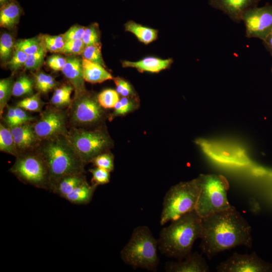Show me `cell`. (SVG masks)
Wrapping results in <instances>:
<instances>
[{"mask_svg":"<svg viewBox=\"0 0 272 272\" xmlns=\"http://www.w3.org/2000/svg\"><path fill=\"white\" fill-rule=\"evenodd\" d=\"M15 108L17 125L28 123L34 119V117L28 114L22 108L16 106Z\"/></svg>","mask_w":272,"mask_h":272,"instance_id":"ee69618b","label":"cell"},{"mask_svg":"<svg viewBox=\"0 0 272 272\" xmlns=\"http://www.w3.org/2000/svg\"><path fill=\"white\" fill-rule=\"evenodd\" d=\"M10 171L25 184L50 191V181L47 166L37 152L19 155Z\"/></svg>","mask_w":272,"mask_h":272,"instance_id":"ba28073f","label":"cell"},{"mask_svg":"<svg viewBox=\"0 0 272 272\" xmlns=\"http://www.w3.org/2000/svg\"><path fill=\"white\" fill-rule=\"evenodd\" d=\"M45 50V48L41 45L36 52L28 55L24 64L25 69L36 70L38 69L43 62Z\"/></svg>","mask_w":272,"mask_h":272,"instance_id":"e575fe53","label":"cell"},{"mask_svg":"<svg viewBox=\"0 0 272 272\" xmlns=\"http://www.w3.org/2000/svg\"><path fill=\"white\" fill-rule=\"evenodd\" d=\"M264 42L272 50V30Z\"/></svg>","mask_w":272,"mask_h":272,"instance_id":"bcb514c9","label":"cell"},{"mask_svg":"<svg viewBox=\"0 0 272 272\" xmlns=\"http://www.w3.org/2000/svg\"><path fill=\"white\" fill-rule=\"evenodd\" d=\"M36 152L45 162L49 174L50 189L66 175L84 173L85 164L65 135L44 140Z\"/></svg>","mask_w":272,"mask_h":272,"instance_id":"3957f363","label":"cell"},{"mask_svg":"<svg viewBox=\"0 0 272 272\" xmlns=\"http://www.w3.org/2000/svg\"><path fill=\"white\" fill-rule=\"evenodd\" d=\"M201 223L199 247L209 259L238 246H252L251 227L233 206L201 218Z\"/></svg>","mask_w":272,"mask_h":272,"instance_id":"6da1fadb","label":"cell"},{"mask_svg":"<svg viewBox=\"0 0 272 272\" xmlns=\"http://www.w3.org/2000/svg\"><path fill=\"white\" fill-rule=\"evenodd\" d=\"M19 155L26 152L38 144L40 140L36 135L32 125L28 123L10 127Z\"/></svg>","mask_w":272,"mask_h":272,"instance_id":"2e32d148","label":"cell"},{"mask_svg":"<svg viewBox=\"0 0 272 272\" xmlns=\"http://www.w3.org/2000/svg\"><path fill=\"white\" fill-rule=\"evenodd\" d=\"M21 8L15 2L12 1L1 6L0 11V26L5 28L13 27L18 21Z\"/></svg>","mask_w":272,"mask_h":272,"instance_id":"44dd1931","label":"cell"},{"mask_svg":"<svg viewBox=\"0 0 272 272\" xmlns=\"http://www.w3.org/2000/svg\"><path fill=\"white\" fill-rule=\"evenodd\" d=\"M199 192L200 187L196 178L171 186L163 198L160 225H164L194 211Z\"/></svg>","mask_w":272,"mask_h":272,"instance_id":"8992f818","label":"cell"},{"mask_svg":"<svg viewBox=\"0 0 272 272\" xmlns=\"http://www.w3.org/2000/svg\"><path fill=\"white\" fill-rule=\"evenodd\" d=\"M100 43L85 46L82 54L84 58L104 66Z\"/></svg>","mask_w":272,"mask_h":272,"instance_id":"4dcf8cb0","label":"cell"},{"mask_svg":"<svg viewBox=\"0 0 272 272\" xmlns=\"http://www.w3.org/2000/svg\"><path fill=\"white\" fill-rule=\"evenodd\" d=\"M41 45L46 50L51 52L60 53L65 41L62 35L57 36L45 35L41 39Z\"/></svg>","mask_w":272,"mask_h":272,"instance_id":"484cf974","label":"cell"},{"mask_svg":"<svg viewBox=\"0 0 272 272\" xmlns=\"http://www.w3.org/2000/svg\"><path fill=\"white\" fill-rule=\"evenodd\" d=\"M66 62V58L58 55H53L48 57L47 64L54 71H61Z\"/></svg>","mask_w":272,"mask_h":272,"instance_id":"7bdbcfd3","label":"cell"},{"mask_svg":"<svg viewBox=\"0 0 272 272\" xmlns=\"http://www.w3.org/2000/svg\"><path fill=\"white\" fill-rule=\"evenodd\" d=\"M11 78L1 79L0 81V114L3 113L11 95H12L13 86Z\"/></svg>","mask_w":272,"mask_h":272,"instance_id":"f546056e","label":"cell"},{"mask_svg":"<svg viewBox=\"0 0 272 272\" xmlns=\"http://www.w3.org/2000/svg\"><path fill=\"white\" fill-rule=\"evenodd\" d=\"M17 106L30 111H40L42 107V103L40 100L39 93H37L31 96L22 99L18 102Z\"/></svg>","mask_w":272,"mask_h":272,"instance_id":"d6a6232c","label":"cell"},{"mask_svg":"<svg viewBox=\"0 0 272 272\" xmlns=\"http://www.w3.org/2000/svg\"><path fill=\"white\" fill-rule=\"evenodd\" d=\"M65 137L85 164L107 152L111 144L107 134L99 129L73 128L67 131Z\"/></svg>","mask_w":272,"mask_h":272,"instance_id":"52a82bcc","label":"cell"},{"mask_svg":"<svg viewBox=\"0 0 272 272\" xmlns=\"http://www.w3.org/2000/svg\"><path fill=\"white\" fill-rule=\"evenodd\" d=\"M158 241L147 226L134 229L131 237L120 251L121 259L134 269L156 271L159 264Z\"/></svg>","mask_w":272,"mask_h":272,"instance_id":"277c9868","label":"cell"},{"mask_svg":"<svg viewBox=\"0 0 272 272\" xmlns=\"http://www.w3.org/2000/svg\"><path fill=\"white\" fill-rule=\"evenodd\" d=\"M202 232L201 218L195 210L187 213L161 230L158 249L167 257L182 260L191 254L193 244L200 239Z\"/></svg>","mask_w":272,"mask_h":272,"instance_id":"7a4b0ae2","label":"cell"},{"mask_svg":"<svg viewBox=\"0 0 272 272\" xmlns=\"http://www.w3.org/2000/svg\"><path fill=\"white\" fill-rule=\"evenodd\" d=\"M97 186L88 181L75 188L63 198L76 205H87L90 202Z\"/></svg>","mask_w":272,"mask_h":272,"instance_id":"ffe728a7","label":"cell"},{"mask_svg":"<svg viewBox=\"0 0 272 272\" xmlns=\"http://www.w3.org/2000/svg\"><path fill=\"white\" fill-rule=\"evenodd\" d=\"M97 100L102 108H113L119 100V94L114 90L106 89L99 94Z\"/></svg>","mask_w":272,"mask_h":272,"instance_id":"83f0119b","label":"cell"},{"mask_svg":"<svg viewBox=\"0 0 272 272\" xmlns=\"http://www.w3.org/2000/svg\"><path fill=\"white\" fill-rule=\"evenodd\" d=\"M91 162L95 167L104 169L110 172L114 169V157L111 153L107 152L97 156Z\"/></svg>","mask_w":272,"mask_h":272,"instance_id":"836d02e7","label":"cell"},{"mask_svg":"<svg viewBox=\"0 0 272 272\" xmlns=\"http://www.w3.org/2000/svg\"><path fill=\"white\" fill-rule=\"evenodd\" d=\"M61 71L75 90V98L85 93L82 59L75 55L68 56Z\"/></svg>","mask_w":272,"mask_h":272,"instance_id":"9a60e30c","label":"cell"},{"mask_svg":"<svg viewBox=\"0 0 272 272\" xmlns=\"http://www.w3.org/2000/svg\"><path fill=\"white\" fill-rule=\"evenodd\" d=\"M86 182L87 180L84 173L66 175L57 181L50 191L64 198L75 188Z\"/></svg>","mask_w":272,"mask_h":272,"instance_id":"d6986e66","label":"cell"},{"mask_svg":"<svg viewBox=\"0 0 272 272\" xmlns=\"http://www.w3.org/2000/svg\"><path fill=\"white\" fill-rule=\"evenodd\" d=\"M242 20L248 38H258L264 42L272 30V5L251 8L246 11Z\"/></svg>","mask_w":272,"mask_h":272,"instance_id":"30bf717a","label":"cell"},{"mask_svg":"<svg viewBox=\"0 0 272 272\" xmlns=\"http://www.w3.org/2000/svg\"><path fill=\"white\" fill-rule=\"evenodd\" d=\"M15 49L12 36L7 33L2 34L0 38V57L3 61H9Z\"/></svg>","mask_w":272,"mask_h":272,"instance_id":"4316f807","label":"cell"},{"mask_svg":"<svg viewBox=\"0 0 272 272\" xmlns=\"http://www.w3.org/2000/svg\"><path fill=\"white\" fill-rule=\"evenodd\" d=\"M28 57V54L21 49L15 47L13 54L8 61L9 67L13 71L24 66L25 63Z\"/></svg>","mask_w":272,"mask_h":272,"instance_id":"74e56055","label":"cell"},{"mask_svg":"<svg viewBox=\"0 0 272 272\" xmlns=\"http://www.w3.org/2000/svg\"><path fill=\"white\" fill-rule=\"evenodd\" d=\"M260 0H209V4L227 15L235 22L242 20L244 12L255 7Z\"/></svg>","mask_w":272,"mask_h":272,"instance_id":"4fadbf2b","label":"cell"},{"mask_svg":"<svg viewBox=\"0 0 272 272\" xmlns=\"http://www.w3.org/2000/svg\"><path fill=\"white\" fill-rule=\"evenodd\" d=\"M116 86V91L123 97H129L133 95L131 85L123 79L117 77L114 79Z\"/></svg>","mask_w":272,"mask_h":272,"instance_id":"60d3db41","label":"cell"},{"mask_svg":"<svg viewBox=\"0 0 272 272\" xmlns=\"http://www.w3.org/2000/svg\"><path fill=\"white\" fill-rule=\"evenodd\" d=\"M82 39L85 46L99 43V33L95 27H86Z\"/></svg>","mask_w":272,"mask_h":272,"instance_id":"ab89813d","label":"cell"},{"mask_svg":"<svg viewBox=\"0 0 272 272\" xmlns=\"http://www.w3.org/2000/svg\"><path fill=\"white\" fill-rule=\"evenodd\" d=\"M196 179L200 192L195 211L201 218L233 207L227 198L229 184L224 176L201 174Z\"/></svg>","mask_w":272,"mask_h":272,"instance_id":"5b68a950","label":"cell"},{"mask_svg":"<svg viewBox=\"0 0 272 272\" xmlns=\"http://www.w3.org/2000/svg\"><path fill=\"white\" fill-rule=\"evenodd\" d=\"M85 45L82 39H77L65 41L60 53L67 55H76L82 54Z\"/></svg>","mask_w":272,"mask_h":272,"instance_id":"8d00e7d4","label":"cell"},{"mask_svg":"<svg viewBox=\"0 0 272 272\" xmlns=\"http://www.w3.org/2000/svg\"><path fill=\"white\" fill-rule=\"evenodd\" d=\"M12 1L11 0H0L1 6H3L7 3Z\"/></svg>","mask_w":272,"mask_h":272,"instance_id":"7dc6e473","label":"cell"},{"mask_svg":"<svg viewBox=\"0 0 272 272\" xmlns=\"http://www.w3.org/2000/svg\"><path fill=\"white\" fill-rule=\"evenodd\" d=\"M33 87L32 80L27 76H22L13 84L12 95L20 97L31 94L33 92Z\"/></svg>","mask_w":272,"mask_h":272,"instance_id":"d4e9b609","label":"cell"},{"mask_svg":"<svg viewBox=\"0 0 272 272\" xmlns=\"http://www.w3.org/2000/svg\"><path fill=\"white\" fill-rule=\"evenodd\" d=\"M36 88L40 92L46 93L56 85L54 79L50 75L40 72L35 75Z\"/></svg>","mask_w":272,"mask_h":272,"instance_id":"f1b7e54d","label":"cell"},{"mask_svg":"<svg viewBox=\"0 0 272 272\" xmlns=\"http://www.w3.org/2000/svg\"><path fill=\"white\" fill-rule=\"evenodd\" d=\"M173 62L171 58L161 59L155 57H147L136 61L124 60V67H133L140 72L158 73L167 69Z\"/></svg>","mask_w":272,"mask_h":272,"instance_id":"e0dca14e","label":"cell"},{"mask_svg":"<svg viewBox=\"0 0 272 272\" xmlns=\"http://www.w3.org/2000/svg\"><path fill=\"white\" fill-rule=\"evenodd\" d=\"M89 172L92 175V184L96 186L107 184L110 181V172L104 169L95 167L90 169Z\"/></svg>","mask_w":272,"mask_h":272,"instance_id":"d590c367","label":"cell"},{"mask_svg":"<svg viewBox=\"0 0 272 272\" xmlns=\"http://www.w3.org/2000/svg\"><path fill=\"white\" fill-rule=\"evenodd\" d=\"M167 272H209L210 269L206 260L198 252H191L184 259L167 261L165 265Z\"/></svg>","mask_w":272,"mask_h":272,"instance_id":"5bb4252c","label":"cell"},{"mask_svg":"<svg viewBox=\"0 0 272 272\" xmlns=\"http://www.w3.org/2000/svg\"><path fill=\"white\" fill-rule=\"evenodd\" d=\"M41 46V41L36 38L20 40L15 44V47L21 49L28 55L36 52Z\"/></svg>","mask_w":272,"mask_h":272,"instance_id":"1f68e13d","label":"cell"},{"mask_svg":"<svg viewBox=\"0 0 272 272\" xmlns=\"http://www.w3.org/2000/svg\"><path fill=\"white\" fill-rule=\"evenodd\" d=\"M0 150L16 157L19 155L10 128L2 123L0 124Z\"/></svg>","mask_w":272,"mask_h":272,"instance_id":"603a6c76","label":"cell"},{"mask_svg":"<svg viewBox=\"0 0 272 272\" xmlns=\"http://www.w3.org/2000/svg\"><path fill=\"white\" fill-rule=\"evenodd\" d=\"M134 108V103L126 97H122L114 107L113 116L123 115L130 112Z\"/></svg>","mask_w":272,"mask_h":272,"instance_id":"f35d334b","label":"cell"},{"mask_svg":"<svg viewBox=\"0 0 272 272\" xmlns=\"http://www.w3.org/2000/svg\"><path fill=\"white\" fill-rule=\"evenodd\" d=\"M37 137L46 140L60 135H65L66 117L65 113L56 108H48L32 125Z\"/></svg>","mask_w":272,"mask_h":272,"instance_id":"8fae6325","label":"cell"},{"mask_svg":"<svg viewBox=\"0 0 272 272\" xmlns=\"http://www.w3.org/2000/svg\"><path fill=\"white\" fill-rule=\"evenodd\" d=\"M86 27L81 26H73L62 34L65 41L82 39Z\"/></svg>","mask_w":272,"mask_h":272,"instance_id":"b9f144b4","label":"cell"},{"mask_svg":"<svg viewBox=\"0 0 272 272\" xmlns=\"http://www.w3.org/2000/svg\"><path fill=\"white\" fill-rule=\"evenodd\" d=\"M271 269V266L260 259L255 252L234 253L217 267V271L219 272H263Z\"/></svg>","mask_w":272,"mask_h":272,"instance_id":"7c38bea8","label":"cell"},{"mask_svg":"<svg viewBox=\"0 0 272 272\" xmlns=\"http://www.w3.org/2000/svg\"><path fill=\"white\" fill-rule=\"evenodd\" d=\"M5 121L10 127L17 125L15 107H8L5 117Z\"/></svg>","mask_w":272,"mask_h":272,"instance_id":"f6af8a7d","label":"cell"},{"mask_svg":"<svg viewBox=\"0 0 272 272\" xmlns=\"http://www.w3.org/2000/svg\"><path fill=\"white\" fill-rule=\"evenodd\" d=\"M82 67L83 78L89 83H100L113 79L103 65L84 58L82 59Z\"/></svg>","mask_w":272,"mask_h":272,"instance_id":"ac0fdd59","label":"cell"},{"mask_svg":"<svg viewBox=\"0 0 272 272\" xmlns=\"http://www.w3.org/2000/svg\"><path fill=\"white\" fill-rule=\"evenodd\" d=\"M124 27L125 31L133 34L140 41L145 44L156 40L158 36L157 30L143 26L132 21L127 22Z\"/></svg>","mask_w":272,"mask_h":272,"instance_id":"7402d4cb","label":"cell"},{"mask_svg":"<svg viewBox=\"0 0 272 272\" xmlns=\"http://www.w3.org/2000/svg\"><path fill=\"white\" fill-rule=\"evenodd\" d=\"M73 90V87L70 85H64L56 89L51 99V103L57 107L70 104L71 95Z\"/></svg>","mask_w":272,"mask_h":272,"instance_id":"cb8c5ba5","label":"cell"},{"mask_svg":"<svg viewBox=\"0 0 272 272\" xmlns=\"http://www.w3.org/2000/svg\"><path fill=\"white\" fill-rule=\"evenodd\" d=\"M70 112V120L77 126L96 124L103 116V111L97 99L85 93L74 98Z\"/></svg>","mask_w":272,"mask_h":272,"instance_id":"9c48e42d","label":"cell"}]
</instances>
